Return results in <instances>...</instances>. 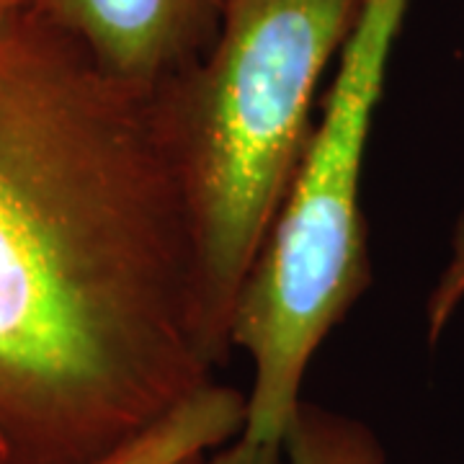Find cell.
<instances>
[{
    "instance_id": "cell-1",
    "label": "cell",
    "mask_w": 464,
    "mask_h": 464,
    "mask_svg": "<svg viewBox=\"0 0 464 464\" xmlns=\"http://www.w3.org/2000/svg\"><path fill=\"white\" fill-rule=\"evenodd\" d=\"M158 91L0 21V464H93L215 382Z\"/></svg>"
},
{
    "instance_id": "cell-2",
    "label": "cell",
    "mask_w": 464,
    "mask_h": 464,
    "mask_svg": "<svg viewBox=\"0 0 464 464\" xmlns=\"http://www.w3.org/2000/svg\"><path fill=\"white\" fill-rule=\"evenodd\" d=\"M366 0H222L212 50L158 88L188 197L201 331L222 364L237 295L302 152L315 96Z\"/></svg>"
},
{
    "instance_id": "cell-3",
    "label": "cell",
    "mask_w": 464,
    "mask_h": 464,
    "mask_svg": "<svg viewBox=\"0 0 464 464\" xmlns=\"http://www.w3.org/2000/svg\"><path fill=\"white\" fill-rule=\"evenodd\" d=\"M411 0H366L338 57L323 116L302 152L230 320L253 387L240 436L282 444L320 343L372 284L359 186L387 65Z\"/></svg>"
},
{
    "instance_id": "cell-4",
    "label": "cell",
    "mask_w": 464,
    "mask_h": 464,
    "mask_svg": "<svg viewBox=\"0 0 464 464\" xmlns=\"http://www.w3.org/2000/svg\"><path fill=\"white\" fill-rule=\"evenodd\" d=\"M116 81L158 91L212 50L222 0H24Z\"/></svg>"
},
{
    "instance_id": "cell-5",
    "label": "cell",
    "mask_w": 464,
    "mask_h": 464,
    "mask_svg": "<svg viewBox=\"0 0 464 464\" xmlns=\"http://www.w3.org/2000/svg\"><path fill=\"white\" fill-rule=\"evenodd\" d=\"M248 395L209 382L181 400L148 431L93 464H181L237 439L246 429Z\"/></svg>"
},
{
    "instance_id": "cell-6",
    "label": "cell",
    "mask_w": 464,
    "mask_h": 464,
    "mask_svg": "<svg viewBox=\"0 0 464 464\" xmlns=\"http://www.w3.org/2000/svg\"><path fill=\"white\" fill-rule=\"evenodd\" d=\"M284 464H387L384 447L359 418L299 402L282 439Z\"/></svg>"
},
{
    "instance_id": "cell-7",
    "label": "cell",
    "mask_w": 464,
    "mask_h": 464,
    "mask_svg": "<svg viewBox=\"0 0 464 464\" xmlns=\"http://www.w3.org/2000/svg\"><path fill=\"white\" fill-rule=\"evenodd\" d=\"M464 299V230L454 240V256L449 261L447 271L441 274V282L433 289L429 302V338H439L449 317Z\"/></svg>"
},
{
    "instance_id": "cell-8",
    "label": "cell",
    "mask_w": 464,
    "mask_h": 464,
    "mask_svg": "<svg viewBox=\"0 0 464 464\" xmlns=\"http://www.w3.org/2000/svg\"><path fill=\"white\" fill-rule=\"evenodd\" d=\"M181 464H284L282 444H264L237 436L222 447L197 454Z\"/></svg>"
},
{
    "instance_id": "cell-9",
    "label": "cell",
    "mask_w": 464,
    "mask_h": 464,
    "mask_svg": "<svg viewBox=\"0 0 464 464\" xmlns=\"http://www.w3.org/2000/svg\"><path fill=\"white\" fill-rule=\"evenodd\" d=\"M21 5H24V0H0V21H5Z\"/></svg>"
}]
</instances>
